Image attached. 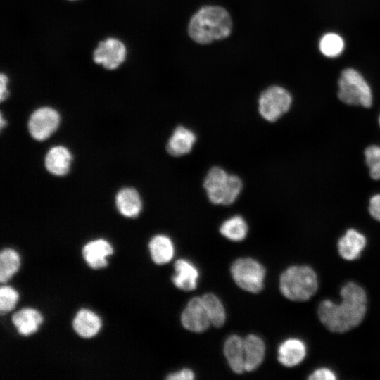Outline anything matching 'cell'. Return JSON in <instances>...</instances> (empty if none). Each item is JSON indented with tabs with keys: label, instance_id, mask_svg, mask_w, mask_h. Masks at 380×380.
<instances>
[{
	"label": "cell",
	"instance_id": "obj_1",
	"mask_svg": "<svg viewBox=\"0 0 380 380\" xmlns=\"http://www.w3.org/2000/svg\"><path fill=\"white\" fill-rule=\"evenodd\" d=\"M339 303L326 299L320 302L317 315L330 331L345 333L357 327L367 312V297L365 289L353 281L345 284L340 290Z\"/></svg>",
	"mask_w": 380,
	"mask_h": 380
},
{
	"label": "cell",
	"instance_id": "obj_2",
	"mask_svg": "<svg viewBox=\"0 0 380 380\" xmlns=\"http://www.w3.org/2000/svg\"><path fill=\"white\" fill-rule=\"evenodd\" d=\"M232 27L226 9L219 6H205L191 17L188 27L189 37L195 42L208 44L227 37Z\"/></svg>",
	"mask_w": 380,
	"mask_h": 380
},
{
	"label": "cell",
	"instance_id": "obj_3",
	"mask_svg": "<svg viewBox=\"0 0 380 380\" xmlns=\"http://www.w3.org/2000/svg\"><path fill=\"white\" fill-rule=\"evenodd\" d=\"M318 286L317 273L308 265L290 266L279 277V290L291 301L308 300L316 293Z\"/></svg>",
	"mask_w": 380,
	"mask_h": 380
},
{
	"label": "cell",
	"instance_id": "obj_4",
	"mask_svg": "<svg viewBox=\"0 0 380 380\" xmlns=\"http://www.w3.org/2000/svg\"><path fill=\"white\" fill-rule=\"evenodd\" d=\"M203 187L213 204L229 205L240 195L243 182L239 176L229 174L222 167L214 166L207 172Z\"/></svg>",
	"mask_w": 380,
	"mask_h": 380
},
{
	"label": "cell",
	"instance_id": "obj_5",
	"mask_svg": "<svg viewBox=\"0 0 380 380\" xmlns=\"http://www.w3.org/2000/svg\"><path fill=\"white\" fill-rule=\"evenodd\" d=\"M338 85V97L341 102L363 108L372 106V89L362 75L357 70L353 68L343 70L341 73Z\"/></svg>",
	"mask_w": 380,
	"mask_h": 380
},
{
	"label": "cell",
	"instance_id": "obj_6",
	"mask_svg": "<svg viewBox=\"0 0 380 380\" xmlns=\"http://www.w3.org/2000/svg\"><path fill=\"white\" fill-rule=\"evenodd\" d=\"M232 277L236 284L241 289L258 293L264 287L265 268L252 258H240L232 264Z\"/></svg>",
	"mask_w": 380,
	"mask_h": 380
},
{
	"label": "cell",
	"instance_id": "obj_7",
	"mask_svg": "<svg viewBox=\"0 0 380 380\" xmlns=\"http://www.w3.org/2000/svg\"><path fill=\"white\" fill-rule=\"evenodd\" d=\"M292 101V96L287 89L277 85L271 86L260 94L258 111L264 120L274 122L289 110Z\"/></svg>",
	"mask_w": 380,
	"mask_h": 380
},
{
	"label": "cell",
	"instance_id": "obj_8",
	"mask_svg": "<svg viewBox=\"0 0 380 380\" xmlns=\"http://www.w3.org/2000/svg\"><path fill=\"white\" fill-rule=\"evenodd\" d=\"M60 120V115L55 109L50 107L39 108L30 117L29 132L37 141L45 140L57 129Z\"/></svg>",
	"mask_w": 380,
	"mask_h": 380
},
{
	"label": "cell",
	"instance_id": "obj_9",
	"mask_svg": "<svg viewBox=\"0 0 380 380\" xmlns=\"http://www.w3.org/2000/svg\"><path fill=\"white\" fill-rule=\"evenodd\" d=\"M126 53V47L120 40L108 37L99 43L93 52V60L104 68L113 70L123 63Z\"/></svg>",
	"mask_w": 380,
	"mask_h": 380
},
{
	"label": "cell",
	"instance_id": "obj_10",
	"mask_svg": "<svg viewBox=\"0 0 380 380\" xmlns=\"http://www.w3.org/2000/svg\"><path fill=\"white\" fill-rule=\"evenodd\" d=\"M180 319L183 327L194 333H202L211 325L201 296L194 297L189 300Z\"/></svg>",
	"mask_w": 380,
	"mask_h": 380
},
{
	"label": "cell",
	"instance_id": "obj_11",
	"mask_svg": "<svg viewBox=\"0 0 380 380\" xmlns=\"http://www.w3.org/2000/svg\"><path fill=\"white\" fill-rule=\"evenodd\" d=\"M367 244L366 236L355 229L346 231L338 240L339 255L344 260L352 261L360 258Z\"/></svg>",
	"mask_w": 380,
	"mask_h": 380
},
{
	"label": "cell",
	"instance_id": "obj_12",
	"mask_svg": "<svg viewBox=\"0 0 380 380\" xmlns=\"http://www.w3.org/2000/svg\"><path fill=\"white\" fill-rule=\"evenodd\" d=\"M196 141V135L193 130L179 125L173 130L170 137L166 149L169 154L180 157L189 153Z\"/></svg>",
	"mask_w": 380,
	"mask_h": 380
},
{
	"label": "cell",
	"instance_id": "obj_13",
	"mask_svg": "<svg viewBox=\"0 0 380 380\" xmlns=\"http://www.w3.org/2000/svg\"><path fill=\"white\" fill-rule=\"evenodd\" d=\"M307 354L305 343L298 338H289L281 343L277 349V360L287 367L301 363Z\"/></svg>",
	"mask_w": 380,
	"mask_h": 380
},
{
	"label": "cell",
	"instance_id": "obj_14",
	"mask_svg": "<svg viewBox=\"0 0 380 380\" xmlns=\"http://www.w3.org/2000/svg\"><path fill=\"white\" fill-rule=\"evenodd\" d=\"M175 273L172 281L175 287L191 291L197 287L199 272L198 268L189 260L180 258L174 265Z\"/></svg>",
	"mask_w": 380,
	"mask_h": 380
},
{
	"label": "cell",
	"instance_id": "obj_15",
	"mask_svg": "<svg viewBox=\"0 0 380 380\" xmlns=\"http://www.w3.org/2000/svg\"><path fill=\"white\" fill-rule=\"evenodd\" d=\"M113 252L111 245L107 241L101 239L89 241L82 249L83 257L86 262L94 269L107 266V258Z\"/></svg>",
	"mask_w": 380,
	"mask_h": 380
},
{
	"label": "cell",
	"instance_id": "obj_16",
	"mask_svg": "<svg viewBox=\"0 0 380 380\" xmlns=\"http://www.w3.org/2000/svg\"><path fill=\"white\" fill-rule=\"evenodd\" d=\"M223 353L234 373L242 374L245 372L243 338L236 334L229 336L224 342Z\"/></svg>",
	"mask_w": 380,
	"mask_h": 380
},
{
	"label": "cell",
	"instance_id": "obj_17",
	"mask_svg": "<svg viewBox=\"0 0 380 380\" xmlns=\"http://www.w3.org/2000/svg\"><path fill=\"white\" fill-rule=\"evenodd\" d=\"M72 155L70 151L63 146L51 148L46 153L44 163L46 170L56 176H63L70 170Z\"/></svg>",
	"mask_w": 380,
	"mask_h": 380
},
{
	"label": "cell",
	"instance_id": "obj_18",
	"mask_svg": "<svg viewBox=\"0 0 380 380\" xmlns=\"http://www.w3.org/2000/svg\"><path fill=\"white\" fill-rule=\"evenodd\" d=\"M245 371L255 370L263 362L265 355V344L255 334H249L243 338Z\"/></svg>",
	"mask_w": 380,
	"mask_h": 380
},
{
	"label": "cell",
	"instance_id": "obj_19",
	"mask_svg": "<svg viewBox=\"0 0 380 380\" xmlns=\"http://www.w3.org/2000/svg\"><path fill=\"white\" fill-rule=\"evenodd\" d=\"M115 205L120 213L127 217H136L142 210L141 196L133 188L120 189L115 197Z\"/></svg>",
	"mask_w": 380,
	"mask_h": 380
},
{
	"label": "cell",
	"instance_id": "obj_20",
	"mask_svg": "<svg viewBox=\"0 0 380 380\" xmlns=\"http://www.w3.org/2000/svg\"><path fill=\"white\" fill-rule=\"evenodd\" d=\"M72 327L75 332L81 337L89 338L99 331L101 327L100 318L92 311L82 309L76 314Z\"/></svg>",
	"mask_w": 380,
	"mask_h": 380
},
{
	"label": "cell",
	"instance_id": "obj_21",
	"mask_svg": "<svg viewBox=\"0 0 380 380\" xmlns=\"http://www.w3.org/2000/svg\"><path fill=\"white\" fill-rule=\"evenodd\" d=\"M42 316L32 308H23L13 314L12 322L18 333L23 336L34 334L42 322Z\"/></svg>",
	"mask_w": 380,
	"mask_h": 380
},
{
	"label": "cell",
	"instance_id": "obj_22",
	"mask_svg": "<svg viewBox=\"0 0 380 380\" xmlns=\"http://www.w3.org/2000/svg\"><path fill=\"white\" fill-rule=\"evenodd\" d=\"M153 261L157 265H164L173 258L175 246L172 239L165 234L154 236L148 243Z\"/></svg>",
	"mask_w": 380,
	"mask_h": 380
},
{
	"label": "cell",
	"instance_id": "obj_23",
	"mask_svg": "<svg viewBox=\"0 0 380 380\" xmlns=\"http://www.w3.org/2000/svg\"><path fill=\"white\" fill-rule=\"evenodd\" d=\"M220 232L224 237L232 241H241L247 236L248 226L241 215H235L221 224Z\"/></svg>",
	"mask_w": 380,
	"mask_h": 380
},
{
	"label": "cell",
	"instance_id": "obj_24",
	"mask_svg": "<svg viewBox=\"0 0 380 380\" xmlns=\"http://www.w3.org/2000/svg\"><path fill=\"white\" fill-rule=\"evenodd\" d=\"M201 297L211 324L215 327H222L225 323L227 315L222 301L216 295L212 293H205Z\"/></svg>",
	"mask_w": 380,
	"mask_h": 380
},
{
	"label": "cell",
	"instance_id": "obj_25",
	"mask_svg": "<svg viewBox=\"0 0 380 380\" xmlns=\"http://www.w3.org/2000/svg\"><path fill=\"white\" fill-rule=\"evenodd\" d=\"M20 257L11 248H6L0 253V281L6 282L18 271L20 267Z\"/></svg>",
	"mask_w": 380,
	"mask_h": 380
},
{
	"label": "cell",
	"instance_id": "obj_26",
	"mask_svg": "<svg viewBox=\"0 0 380 380\" xmlns=\"http://www.w3.org/2000/svg\"><path fill=\"white\" fill-rule=\"evenodd\" d=\"M343 49V39L336 33H327L320 39L319 50L327 57H336L342 53Z\"/></svg>",
	"mask_w": 380,
	"mask_h": 380
},
{
	"label": "cell",
	"instance_id": "obj_27",
	"mask_svg": "<svg viewBox=\"0 0 380 380\" xmlns=\"http://www.w3.org/2000/svg\"><path fill=\"white\" fill-rule=\"evenodd\" d=\"M365 163L369 168L370 177L374 180L380 179V146L371 145L364 151Z\"/></svg>",
	"mask_w": 380,
	"mask_h": 380
},
{
	"label": "cell",
	"instance_id": "obj_28",
	"mask_svg": "<svg viewBox=\"0 0 380 380\" xmlns=\"http://www.w3.org/2000/svg\"><path fill=\"white\" fill-rule=\"evenodd\" d=\"M18 293L11 286H2L0 289V311L6 313L13 310L18 301Z\"/></svg>",
	"mask_w": 380,
	"mask_h": 380
},
{
	"label": "cell",
	"instance_id": "obj_29",
	"mask_svg": "<svg viewBox=\"0 0 380 380\" xmlns=\"http://www.w3.org/2000/svg\"><path fill=\"white\" fill-rule=\"evenodd\" d=\"M336 375L328 367H320L315 369L308 377L309 380H335Z\"/></svg>",
	"mask_w": 380,
	"mask_h": 380
},
{
	"label": "cell",
	"instance_id": "obj_30",
	"mask_svg": "<svg viewBox=\"0 0 380 380\" xmlns=\"http://www.w3.org/2000/svg\"><path fill=\"white\" fill-rule=\"evenodd\" d=\"M368 211L374 220L380 222V194H375L370 198Z\"/></svg>",
	"mask_w": 380,
	"mask_h": 380
},
{
	"label": "cell",
	"instance_id": "obj_31",
	"mask_svg": "<svg viewBox=\"0 0 380 380\" xmlns=\"http://www.w3.org/2000/svg\"><path fill=\"white\" fill-rule=\"evenodd\" d=\"M195 378V374L189 368H183L181 370L170 373L167 375L168 380H193Z\"/></svg>",
	"mask_w": 380,
	"mask_h": 380
},
{
	"label": "cell",
	"instance_id": "obj_32",
	"mask_svg": "<svg viewBox=\"0 0 380 380\" xmlns=\"http://www.w3.org/2000/svg\"><path fill=\"white\" fill-rule=\"evenodd\" d=\"M8 77L1 73L0 75V100L1 101H4L6 99V98L8 96Z\"/></svg>",
	"mask_w": 380,
	"mask_h": 380
},
{
	"label": "cell",
	"instance_id": "obj_33",
	"mask_svg": "<svg viewBox=\"0 0 380 380\" xmlns=\"http://www.w3.org/2000/svg\"><path fill=\"white\" fill-rule=\"evenodd\" d=\"M6 125V122L3 118L2 114L1 115V128L2 129Z\"/></svg>",
	"mask_w": 380,
	"mask_h": 380
},
{
	"label": "cell",
	"instance_id": "obj_34",
	"mask_svg": "<svg viewBox=\"0 0 380 380\" xmlns=\"http://www.w3.org/2000/svg\"><path fill=\"white\" fill-rule=\"evenodd\" d=\"M378 122H379V125L380 127V114H379V118H378Z\"/></svg>",
	"mask_w": 380,
	"mask_h": 380
},
{
	"label": "cell",
	"instance_id": "obj_35",
	"mask_svg": "<svg viewBox=\"0 0 380 380\" xmlns=\"http://www.w3.org/2000/svg\"><path fill=\"white\" fill-rule=\"evenodd\" d=\"M69 1H76V0H69Z\"/></svg>",
	"mask_w": 380,
	"mask_h": 380
}]
</instances>
